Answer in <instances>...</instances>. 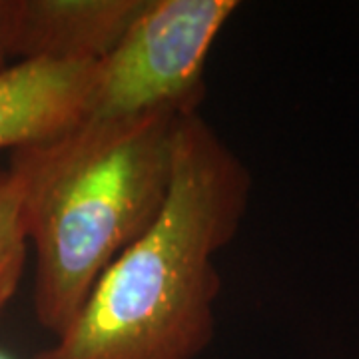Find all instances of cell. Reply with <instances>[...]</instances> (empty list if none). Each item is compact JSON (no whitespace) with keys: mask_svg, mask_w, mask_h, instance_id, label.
<instances>
[{"mask_svg":"<svg viewBox=\"0 0 359 359\" xmlns=\"http://www.w3.org/2000/svg\"><path fill=\"white\" fill-rule=\"evenodd\" d=\"M245 164L200 112L178 118L166 205L32 359H196L216 334V257L250 204Z\"/></svg>","mask_w":359,"mask_h":359,"instance_id":"cell-1","label":"cell"},{"mask_svg":"<svg viewBox=\"0 0 359 359\" xmlns=\"http://www.w3.org/2000/svg\"><path fill=\"white\" fill-rule=\"evenodd\" d=\"M182 114L86 116L50 140L11 152L22 222L34 250L32 308L54 337L76 318L94 283L148 230L174 176Z\"/></svg>","mask_w":359,"mask_h":359,"instance_id":"cell-2","label":"cell"},{"mask_svg":"<svg viewBox=\"0 0 359 359\" xmlns=\"http://www.w3.org/2000/svg\"><path fill=\"white\" fill-rule=\"evenodd\" d=\"M236 0H144L116 48L96 62L92 118L198 112L212 46Z\"/></svg>","mask_w":359,"mask_h":359,"instance_id":"cell-3","label":"cell"},{"mask_svg":"<svg viewBox=\"0 0 359 359\" xmlns=\"http://www.w3.org/2000/svg\"><path fill=\"white\" fill-rule=\"evenodd\" d=\"M144 0H13L16 62H100L124 36Z\"/></svg>","mask_w":359,"mask_h":359,"instance_id":"cell-4","label":"cell"},{"mask_svg":"<svg viewBox=\"0 0 359 359\" xmlns=\"http://www.w3.org/2000/svg\"><path fill=\"white\" fill-rule=\"evenodd\" d=\"M96 62H14L0 72V150L50 140L88 114Z\"/></svg>","mask_w":359,"mask_h":359,"instance_id":"cell-5","label":"cell"},{"mask_svg":"<svg viewBox=\"0 0 359 359\" xmlns=\"http://www.w3.org/2000/svg\"><path fill=\"white\" fill-rule=\"evenodd\" d=\"M28 257L22 192L13 172H0V313L18 290Z\"/></svg>","mask_w":359,"mask_h":359,"instance_id":"cell-6","label":"cell"},{"mask_svg":"<svg viewBox=\"0 0 359 359\" xmlns=\"http://www.w3.org/2000/svg\"><path fill=\"white\" fill-rule=\"evenodd\" d=\"M11 22H13V0H0V72L8 68L11 56Z\"/></svg>","mask_w":359,"mask_h":359,"instance_id":"cell-7","label":"cell"},{"mask_svg":"<svg viewBox=\"0 0 359 359\" xmlns=\"http://www.w3.org/2000/svg\"><path fill=\"white\" fill-rule=\"evenodd\" d=\"M0 359H13V358H11V355H6L4 351H0Z\"/></svg>","mask_w":359,"mask_h":359,"instance_id":"cell-8","label":"cell"}]
</instances>
